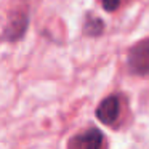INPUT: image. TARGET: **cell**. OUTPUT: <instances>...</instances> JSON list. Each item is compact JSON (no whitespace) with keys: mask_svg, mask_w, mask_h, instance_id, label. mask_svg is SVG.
Returning <instances> with one entry per match:
<instances>
[{"mask_svg":"<svg viewBox=\"0 0 149 149\" xmlns=\"http://www.w3.org/2000/svg\"><path fill=\"white\" fill-rule=\"evenodd\" d=\"M128 68L133 74H149V37L135 43L128 52Z\"/></svg>","mask_w":149,"mask_h":149,"instance_id":"cell-1","label":"cell"},{"mask_svg":"<svg viewBox=\"0 0 149 149\" xmlns=\"http://www.w3.org/2000/svg\"><path fill=\"white\" fill-rule=\"evenodd\" d=\"M26 27H27V15L24 11H16L8 18L7 27L3 31L5 39L10 40V42L21 39L23 34L26 32Z\"/></svg>","mask_w":149,"mask_h":149,"instance_id":"cell-4","label":"cell"},{"mask_svg":"<svg viewBox=\"0 0 149 149\" xmlns=\"http://www.w3.org/2000/svg\"><path fill=\"white\" fill-rule=\"evenodd\" d=\"M120 5V0H103V7L106 11H114Z\"/></svg>","mask_w":149,"mask_h":149,"instance_id":"cell-6","label":"cell"},{"mask_svg":"<svg viewBox=\"0 0 149 149\" xmlns=\"http://www.w3.org/2000/svg\"><path fill=\"white\" fill-rule=\"evenodd\" d=\"M104 143V136L98 128H88L87 132L77 135L69 146L77 149H100Z\"/></svg>","mask_w":149,"mask_h":149,"instance_id":"cell-3","label":"cell"},{"mask_svg":"<svg viewBox=\"0 0 149 149\" xmlns=\"http://www.w3.org/2000/svg\"><path fill=\"white\" fill-rule=\"evenodd\" d=\"M104 29V24L100 18H88L85 23V32L88 36H100Z\"/></svg>","mask_w":149,"mask_h":149,"instance_id":"cell-5","label":"cell"},{"mask_svg":"<svg viewBox=\"0 0 149 149\" xmlns=\"http://www.w3.org/2000/svg\"><path fill=\"white\" fill-rule=\"evenodd\" d=\"M119 114H120V101L116 95H111L106 100H103L96 109L98 120H101L104 125H112L119 119Z\"/></svg>","mask_w":149,"mask_h":149,"instance_id":"cell-2","label":"cell"}]
</instances>
